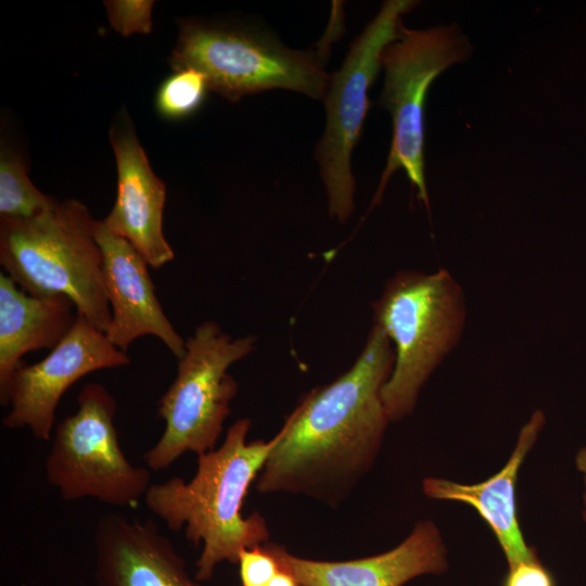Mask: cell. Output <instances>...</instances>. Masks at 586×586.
Here are the masks:
<instances>
[{
  "instance_id": "7402d4cb",
  "label": "cell",
  "mask_w": 586,
  "mask_h": 586,
  "mask_svg": "<svg viewBox=\"0 0 586 586\" xmlns=\"http://www.w3.org/2000/svg\"><path fill=\"white\" fill-rule=\"evenodd\" d=\"M266 586H303L297 578L280 566V570Z\"/></svg>"
},
{
  "instance_id": "603a6c76",
  "label": "cell",
  "mask_w": 586,
  "mask_h": 586,
  "mask_svg": "<svg viewBox=\"0 0 586 586\" xmlns=\"http://www.w3.org/2000/svg\"><path fill=\"white\" fill-rule=\"evenodd\" d=\"M575 464H576L577 470L583 474V479H584L585 491H584V496H583V500H584L583 518L586 522V446L582 447L578 450L575 458Z\"/></svg>"
},
{
  "instance_id": "5bb4252c",
  "label": "cell",
  "mask_w": 586,
  "mask_h": 586,
  "mask_svg": "<svg viewBox=\"0 0 586 586\" xmlns=\"http://www.w3.org/2000/svg\"><path fill=\"white\" fill-rule=\"evenodd\" d=\"M94 550L98 586H203L150 520L102 515L95 525Z\"/></svg>"
},
{
  "instance_id": "7a4b0ae2",
  "label": "cell",
  "mask_w": 586,
  "mask_h": 586,
  "mask_svg": "<svg viewBox=\"0 0 586 586\" xmlns=\"http://www.w3.org/2000/svg\"><path fill=\"white\" fill-rule=\"evenodd\" d=\"M250 428L249 418L237 420L218 448L198 456L190 481L174 476L151 484L143 498L170 531L183 528L187 540L202 544L194 574L201 583L221 562L237 564L241 550L269 540L266 519L257 511L244 517L242 506L279 435L247 442Z\"/></svg>"
},
{
  "instance_id": "8fae6325",
  "label": "cell",
  "mask_w": 586,
  "mask_h": 586,
  "mask_svg": "<svg viewBox=\"0 0 586 586\" xmlns=\"http://www.w3.org/2000/svg\"><path fill=\"white\" fill-rule=\"evenodd\" d=\"M109 138L116 161L117 192L103 224L158 269L175 257L163 232L166 186L152 170L125 109L115 117Z\"/></svg>"
},
{
  "instance_id": "5b68a950",
  "label": "cell",
  "mask_w": 586,
  "mask_h": 586,
  "mask_svg": "<svg viewBox=\"0 0 586 586\" xmlns=\"http://www.w3.org/2000/svg\"><path fill=\"white\" fill-rule=\"evenodd\" d=\"M256 342L254 335L233 337L213 320L194 329L157 404L165 429L143 455L150 470H165L186 453L199 456L216 448L239 387L228 369L252 354Z\"/></svg>"
},
{
  "instance_id": "ffe728a7",
  "label": "cell",
  "mask_w": 586,
  "mask_h": 586,
  "mask_svg": "<svg viewBox=\"0 0 586 586\" xmlns=\"http://www.w3.org/2000/svg\"><path fill=\"white\" fill-rule=\"evenodd\" d=\"M237 564L241 586H266L280 570L266 544L241 550Z\"/></svg>"
},
{
  "instance_id": "52a82bcc",
  "label": "cell",
  "mask_w": 586,
  "mask_h": 586,
  "mask_svg": "<svg viewBox=\"0 0 586 586\" xmlns=\"http://www.w3.org/2000/svg\"><path fill=\"white\" fill-rule=\"evenodd\" d=\"M76 412L55 428L44 461L47 481L65 501L94 498L114 507H131L144 498L149 468L124 455L114 424L117 403L101 383L86 384Z\"/></svg>"
},
{
  "instance_id": "ac0fdd59",
  "label": "cell",
  "mask_w": 586,
  "mask_h": 586,
  "mask_svg": "<svg viewBox=\"0 0 586 586\" xmlns=\"http://www.w3.org/2000/svg\"><path fill=\"white\" fill-rule=\"evenodd\" d=\"M209 90L206 77L199 71H176L160 86L155 97L158 114L180 119L193 114Z\"/></svg>"
},
{
  "instance_id": "8992f818",
  "label": "cell",
  "mask_w": 586,
  "mask_h": 586,
  "mask_svg": "<svg viewBox=\"0 0 586 586\" xmlns=\"http://www.w3.org/2000/svg\"><path fill=\"white\" fill-rule=\"evenodd\" d=\"M169 64L195 69L208 88L229 101L270 89H286L323 100L330 75L310 49L295 50L267 31L250 27L180 21Z\"/></svg>"
},
{
  "instance_id": "9a60e30c",
  "label": "cell",
  "mask_w": 586,
  "mask_h": 586,
  "mask_svg": "<svg viewBox=\"0 0 586 586\" xmlns=\"http://www.w3.org/2000/svg\"><path fill=\"white\" fill-rule=\"evenodd\" d=\"M546 423L542 410H535L521 428L515 446L505 466L488 479L475 484H461L441 477H426L422 489L436 500L456 501L471 506L496 537L509 565L538 556L526 544L521 530L517 506V483L526 456Z\"/></svg>"
},
{
  "instance_id": "d6986e66",
  "label": "cell",
  "mask_w": 586,
  "mask_h": 586,
  "mask_svg": "<svg viewBox=\"0 0 586 586\" xmlns=\"http://www.w3.org/2000/svg\"><path fill=\"white\" fill-rule=\"evenodd\" d=\"M151 0L104 1L111 27L122 36L150 34L153 28Z\"/></svg>"
},
{
  "instance_id": "7c38bea8",
  "label": "cell",
  "mask_w": 586,
  "mask_h": 586,
  "mask_svg": "<svg viewBox=\"0 0 586 586\" xmlns=\"http://www.w3.org/2000/svg\"><path fill=\"white\" fill-rule=\"evenodd\" d=\"M94 239L102 253L103 279L111 307L105 332L110 342L124 353L137 339L153 335L179 359L186 341L175 330L156 297L149 264L126 239L112 233L95 220Z\"/></svg>"
},
{
  "instance_id": "277c9868",
  "label": "cell",
  "mask_w": 586,
  "mask_h": 586,
  "mask_svg": "<svg viewBox=\"0 0 586 586\" xmlns=\"http://www.w3.org/2000/svg\"><path fill=\"white\" fill-rule=\"evenodd\" d=\"M94 222L75 199L31 218H0V265L28 294L68 297L78 314L105 333L112 315Z\"/></svg>"
},
{
  "instance_id": "9c48e42d",
  "label": "cell",
  "mask_w": 586,
  "mask_h": 586,
  "mask_svg": "<svg viewBox=\"0 0 586 586\" xmlns=\"http://www.w3.org/2000/svg\"><path fill=\"white\" fill-rule=\"evenodd\" d=\"M413 0L384 1L374 18L351 44L341 67L330 75L326 94V126L316 148L331 218L345 222L355 208L352 153L370 107L368 90L381 65L383 50L398 37L402 16Z\"/></svg>"
},
{
  "instance_id": "3957f363",
  "label": "cell",
  "mask_w": 586,
  "mask_h": 586,
  "mask_svg": "<svg viewBox=\"0 0 586 586\" xmlns=\"http://www.w3.org/2000/svg\"><path fill=\"white\" fill-rule=\"evenodd\" d=\"M373 324L391 340L395 362L381 397L391 422L410 416L420 391L458 346L466 326L463 290L444 268L395 273L372 303Z\"/></svg>"
},
{
  "instance_id": "44dd1931",
  "label": "cell",
  "mask_w": 586,
  "mask_h": 586,
  "mask_svg": "<svg viewBox=\"0 0 586 586\" xmlns=\"http://www.w3.org/2000/svg\"><path fill=\"white\" fill-rule=\"evenodd\" d=\"M501 586H557L553 573L538 556L508 566Z\"/></svg>"
},
{
  "instance_id": "2e32d148",
  "label": "cell",
  "mask_w": 586,
  "mask_h": 586,
  "mask_svg": "<svg viewBox=\"0 0 586 586\" xmlns=\"http://www.w3.org/2000/svg\"><path fill=\"white\" fill-rule=\"evenodd\" d=\"M77 317L64 295L37 296L0 273V396L23 365L22 357L38 349H53L69 332Z\"/></svg>"
},
{
  "instance_id": "6da1fadb",
  "label": "cell",
  "mask_w": 586,
  "mask_h": 586,
  "mask_svg": "<svg viewBox=\"0 0 586 586\" xmlns=\"http://www.w3.org/2000/svg\"><path fill=\"white\" fill-rule=\"evenodd\" d=\"M395 362L391 340L373 324L354 365L307 393L285 419L255 488L303 495L336 508L372 469L391 422L381 391Z\"/></svg>"
},
{
  "instance_id": "ba28073f",
  "label": "cell",
  "mask_w": 586,
  "mask_h": 586,
  "mask_svg": "<svg viewBox=\"0 0 586 586\" xmlns=\"http://www.w3.org/2000/svg\"><path fill=\"white\" fill-rule=\"evenodd\" d=\"M470 52L468 39L456 25L410 29L403 24L397 39L383 50L384 84L379 102L392 116L393 138L370 209L381 202L398 169L406 173L429 209L423 156L428 90L440 74L463 62Z\"/></svg>"
},
{
  "instance_id": "4fadbf2b",
  "label": "cell",
  "mask_w": 586,
  "mask_h": 586,
  "mask_svg": "<svg viewBox=\"0 0 586 586\" xmlns=\"http://www.w3.org/2000/svg\"><path fill=\"white\" fill-rule=\"evenodd\" d=\"M266 546L303 586H404L415 577L443 574L448 569L445 544L431 520L419 521L391 550L353 560H314L278 544L268 542Z\"/></svg>"
},
{
  "instance_id": "30bf717a",
  "label": "cell",
  "mask_w": 586,
  "mask_h": 586,
  "mask_svg": "<svg viewBox=\"0 0 586 586\" xmlns=\"http://www.w3.org/2000/svg\"><path fill=\"white\" fill-rule=\"evenodd\" d=\"M130 364L104 332L77 313L65 337L33 365H22L10 379L0 404L10 407L2 420L8 429L26 428L38 441L52 440L55 411L63 394L82 377Z\"/></svg>"
},
{
  "instance_id": "e0dca14e",
  "label": "cell",
  "mask_w": 586,
  "mask_h": 586,
  "mask_svg": "<svg viewBox=\"0 0 586 586\" xmlns=\"http://www.w3.org/2000/svg\"><path fill=\"white\" fill-rule=\"evenodd\" d=\"M59 200L42 193L31 182L22 158L1 146L0 153V218L26 219L37 216Z\"/></svg>"
}]
</instances>
